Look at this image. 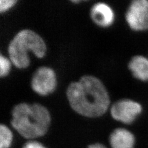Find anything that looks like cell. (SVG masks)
Returning <instances> with one entry per match:
<instances>
[{
  "mask_svg": "<svg viewBox=\"0 0 148 148\" xmlns=\"http://www.w3.org/2000/svg\"><path fill=\"white\" fill-rule=\"evenodd\" d=\"M109 142L112 148H134L135 138L132 132L119 128L110 134Z\"/></svg>",
  "mask_w": 148,
  "mask_h": 148,
  "instance_id": "8",
  "label": "cell"
},
{
  "mask_svg": "<svg viewBox=\"0 0 148 148\" xmlns=\"http://www.w3.org/2000/svg\"><path fill=\"white\" fill-rule=\"evenodd\" d=\"M57 85L56 77L52 69L40 67L34 73L31 81L32 88L41 96L49 95L55 90Z\"/></svg>",
  "mask_w": 148,
  "mask_h": 148,
  "instance_id": "6",
  "label": "cell"
},
{
  "mask_svg": "<svg viewBox=\"0 0 148 148\" xmlns=\"http://www.w3.org/2000/svg\"><path fill=\"white\" fill-rule=\"evenodd\" d=\"M125 19L134 31L148 30V0H134L127 9Z\"/></svg>",
  "mask_w": 148,
  "mask_h": 148,
  "instance_id": "4",
  "label": "cell"
},
{
  "mask_svg": "<svg viewBox=\"0 0 148 148\" xmlns=\"http://www.w3.org/2000/svg\"><path fill=\"white\" fill-rule=\"evenodd\" d=\"M51 115L45 106L38 103H20L12 110L11 125L25 138L35 139L48 132Z\"/></svg>",
  "mask_w": 148,
  "mask_h": 148,
  "instance_id": "2",
  "label": "cell"
},
{
  "mask_svg": "<svg viewBox=\"0 0 148 148\" xmlns=\"http://www.w3.org/2000/svg\"><path fill=\"white\" fill-rule=\"evenodd\" d=\"M128 68L133 77L143 82L148 81V59L143 56H135L128 63Z\"/></svg>",
  "mask_w": 148,
  "mask_h": 148,
  "instance_id": "9",
  "label": "cell"
},
{
  "mask_svg": "<svg viewBox=\"0 0 148 148\" xmlns=\"http://www.w3.org/2000/svg\"><path fill=\"white\" fill-rule=\"evenodd\" d=\"M88 148H107L104 145L101 143H95V144L90 145Z\"/></svg>",
  "mask_w": 148,
  "mask_h": 148,
  "instance_id": "14",
  "label": "cell"
},
{
  "mask_svg": "<svg viewBox=\"0 0 148 148\" xmlns=\"http://www.w3.org/2000/svg\"><path fill=\"white\" fill-rule=\"evenodd\" d=\"M12 133L8 127L1 124L0 125V148H9L12 141Z\"/></svg>",
  "mask_w": 148,
  "mask_h": 148,
  "instance_id": "10",
  "label": "cell"
},
{
  "mask_svg": "<svg viewBox=\"0 0 148 148\" xmlns=\"http://www.w3.org/2000/svg\"><path fill=\"white\" fill-rule=\"evenodd\" d=\"M46 45L43 39L31 30H22L14 37L9 44L8 51L11 62L18 69L29 66V53L38 58H43L46 53Z\"/></svg>",
  "mask_w": 148,
  "mask_h": 148,
  "instance_id": "3",
  "label": "cell"
},
{
  "mask_svg": "<svg viewBox=\"0 0 148 148\" xmlns=\"http://www.w3.org/2000/svg\"><path fill=\"white\" fill-rule=\"evenodd\" d=\"M16 0H1L0 1V12H4L11 9L16 3Z\"/></svg>",
  "mask_w": 148,
  "mask_h": 148,
  "instance_id": "12",
  "label": "cell"
},
{
  "mask_svg": "<svg viewBox=\"0 0 148 148\" xmlns=\"http://www.w3.org/2000/svg\"><path fill=\"white\" fill-rule=\"evenodd\" d=\"M90 16L95 24L101 27H108L112 24L114 21V13L108 4L98 3L91 9Z\"/></svg>",
  "mask_w": 148,
  "mask_h": 148,
  "instance_id": "7",
  "label": "cell"
},
{
  "mask_svg": "<svg viewBox=\"0 0 148 148\" xmlns=\"http://www.w3.org/2000/svg\"><path fill=\"white\" fill-rule=\"evenodd\" d=\"M141 105L131 99H121L112 104L110 114L114 119L125 124L133 123L142 112Z\"/></svg>",
  "mask_w": 148,
  "mask_h": 148,
  "instance_id": "5",
  "label": "cell"
},
{
  "mask_svg": "<svg viewBox=\"0 0 148 148\" xmlns=\"http://www.w3.org/2000/svg\"><path fill=\"white\" fill-rule=\"evenodd\" d=\"M66 95L71 108L86 117L104 115L110 104L108 92L101 81L94 76L84 75L69 85Z\"/></svg>",
  "mask_w": 148,
  "mask_h": 148,
  "instance_id": "1",
  "label": "cell"
},
{
  "mask_svg": "<svg viewBox=\"0 0 148 148\" xmlns=\"http://www.w3.org/2000/svg\"><path fill=\"white\" fill-rule=\"evenodd\" d=\"M23 148H46L40 143L35 141H30L27 142Z\"/></svg>",
  "mask_w": 148,
  "mask_h": 148,
  "instance_id": "13",
  "label": "cell"
},
{
  "mask_svg": "<svg viewBox=\"0 0 148 148\" xmlns=\"http://www.w3.org/2000/svg\"><path fill=\"white\" fill-rule=\"evenodd\" d=\"M11 62L2 54L0 56V77H4L7 76L11 71Z\"/></svg>",
  "mask_w": 148,
  "mask_h": 148,
  "instance_id": "11",
  "label": "cell"
}]
</instances>
